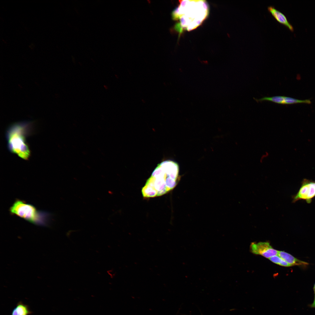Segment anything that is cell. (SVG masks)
<instances>
[{
    "label": "cell",
    "mask_w": 315,
    "mask_h": 315,
    "mask_svg": "<svg viewBox=\"0 0 315 315\" xmlns=\"http://www.w3.org/2000/svg\"><path fill=\"white\" fill-rule=\"evenodd\" d=\"M179 173L178 165L175 162L167 160L158 164L142 188L143 197H155L168 193L178 182Z\"/></svg>",
    "instance_id": "6da1fadb"
},
{
    "label": "cell",
    "mask_w": 315,
    "mask_h": 315,
    "mask_svg": "<svg viewBox=\"0 0 315 315\" xmlns=\"http://www.w3.org/2000/svg\"><path fill=\"white\" fill-rule=\"evenodd\" d=\"M172 12L173 19L179 20L175 28L180 33L190 31L200 25L208 16L209 6L205 0H181Z\"/></svg>",
    "instance_id": "7a4b0ae2"
},
{
    "label": "cell",
    "mask_w": 315,
    "mask_h": 315,
    "mask_svg": "<svg viewBox=\"0 0 315 315\" xmlns=\"http://www.w3.org/2000/svg\"><path fill=\"white\" fill-rule=\"evenodd\" d=\"M33 127V123L31 122H17L9 126L6 133L9 151L25 160H28L31 156L27 139L32 133Z\"/></svg>",
    "instance_id": "3957f363"
},
{
    "label": "cell",
    "mask_w": 315,
    "mask_h": 315,
    "mask_svg": "<svg viewBox=\"0 0 315 315\" xmlns=\"http://www.w3.org/2000/svg\"><path fill=\"white\" fill-rule=\"evenodd\" d=\"M9 211L11 214L39 225L47 226L50 216L49 213L38 210L33 205L19 199L15 201Z\"/></svg>",
    "instance_id": "277c9868"
},
{
    "label": "cell",
    "mask_w": 315,
    "mask_h": 315,
    "mask_svg": "<svg viewBox=\"0 0 315 315\" xmlns=\"http://www.w3.org/2000/svg\"><path fill=\"white\" fill-rule=\"evenodd\" d=\"M315 197V181L304 179L298 192L292 196V203L303 200L308 204L311 203L312 199Z\"/></svg>",
    "instance_id": "5b68a950"
},
{
    "label": "cell",
    "mask_w": 315,
    "mask_h": 315,
    "mask_svg": "<svg viewBox=\"0 0 315 315\" xmlns=\"http://www.w3.org/2000/svg\"><path fill=\"white\" fill-rule=\"evenodd\" d=\"M250 249L253 253L259 255L267 258L277 255L278 251L273 249L267 242H252L250 246Z\"/></svg>",
    "instance_id": "8992f818"
},
{
    "label": "cell",
    "mask_w": 315,
    "mask_h": 315,
    "mask_svg": "<svg viewBox=\"0 0 315 315\" xmlns=\"http://www.w3.org/2000/svg\"><path fill=\"white\" fill-rule=\"evenodd\" d=\"M267 9L268 12L277 22L286 26L291 32L294 31L293 27L289 22L284 14L277 10L273 6H268Z\"/></svg>",
    "instance_id": "52a82bcc"
},
{
    "label": "cell",
    "mask_w": 315,
    "mask_h": 315,
    "mask_svg": "<svg viewBox=\"0 0 315 315\" xmlns=\"http://www.w3.org/2000/svg\"><path fill=\"white\" fill-rule=\"evenodd\" d=\"M277 255L292 266H298L305 268L309 264L308 263L300 260L284 251H278Z\"/></svg>",
    "instance_id": "ba28073f"
},
{
    "label": "cell",
    "mask_w": 315,
    "mask_h": 315,
    "mask_svg": "<svg viewBox=\"0 0 315 315\" xmlns=\"http://www.w3.org/2000/svg\"><path fill=\"white\" fill-rule=\"evenodd\" d=\"M32 313L27 305L20 301L13 310L11 315H29Z\"/></svg>",
    "instance_id": "9c48e42d"
},
{
    "label": "cell",
    "mask_w": 315,
    "mask_h": 315,
    "mask_svg": "<svg viewBox=\"0 0 315 315\" xmlns=\"http://www.w3.org/2000/svg\"><path fill=\"white\" fill-rule=\"evenodd\" d=\"M254 99L258 102L269 101L277 104H284V96H277L272 97H264L260 99Z\"/></svg>",
    "instance_id": "30bf717a"
},
{
    "label": "cell",
    "mask_w": 315,
    "mask_h": 315,
    "mask_svg": "<svg viewBox=\"0 0 315 315\" xmlns=\"http://www.w3.org/2000/svg\"><path fill=\"white\" fill-rule=\"evenodd\" d=\"M311 101L309 99L301 100L293 98L285 97L284 104H290L297 103H305L310 104Z\"/></svg>",
    "instance_id": "8fae6325"
},
{
    "label": "cell",
    "mask_w": 315,
    "mask_h": 315,
    "mask_svg": "<svg viewBox=\"0 0 315 315\" xmlns=\"http://www.w3.org/2000/svg\"><path fill=\"white\" fill-rule=\"evenodd\" d=\"M269 259L273 263L281 266L285 267L292 266V265L287 262L277 255L272 256Z\"/></svg>",
    "instance_id": "7c38bea8"
},
{
    "label": "cell",
    "mask_w": 315,
    "mask_h": 315,
    "mask_svg": "<svg viewBox=\"0 0 315 315\" xmlns=\"http://www.w3.org/2000/svg\"><path fill=\"white\" fill-rule=\"evenodd\" d=\"M310 307H311L315 308V296H314V299L313 303L310 305Z\"/></svg>",
    "instance_id": "4fadbf2b"
},
{
    "label": "cell",
    "mask_w": 315,
    "mask_h": 315,
    "mask_svg": "<svg viewBox=\"0 0 315 315\" xmlns=\"http://www.w3.org/2000/svg\"><path fill=\"white\" fill-rule=\"evenodd\" d=\"M313 290H314V295H315L314 296H315V283H314V284L313 288Z\"/></svg>",
    "instance_id": "5bb4252c"
}]
</instances>
